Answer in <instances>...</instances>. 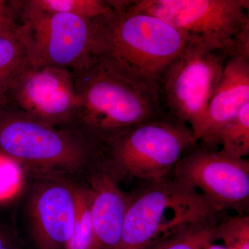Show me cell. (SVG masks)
I'll list each match as a JSON object with an SVG mask.
<instances>
[{"label": "cell", "instance_id": "277c9868", "mask_svg": "<svg viewBox=\"0 0 249 249\" xmlns=\"http://www.w3.org/2000/svg\"><path fill=\"white\" fill-rule=\"evenodd\" d=\"M198 143L191 127L163 112L105 143V164L121 183L164 179Z\"/></svg>", "mask_w": 249, "mask_h": 249}, {"label": "cell", "instance_id": "3957f363", "mask_svg": "<svg viewBox=\"0 0 249 249\" xmlns=\"http://www.w3.org/2000/svg\"><path fill=\"white\" fill-rule=\"evenodd\" d=\"M70 71L76 104L68 127L101 146L163 112L157 93L127 79L91 55Z\"/></svg>", "mask_w": 249, "mask_h": 249}, {"label": "cell", "instance_id": "7402d4cb", "mask_svg": "<svg viewBox=\"0 0 249 249\" xmlns=\"http://www.w3.org/2000/svg\"><path fill=\"white\" fill-rule=\"evenodd\" d=\"M8 100L6 98V93L3 90L0 89V108L7 106Z\"/></svg>", "mask_w": 249, "mask_h": 249}, {"label": "cell", "instance_id": "7c38bea8", "mask_svg": "<svg viewBox=\"0 0 249 249\" xmlns=\"http://www.w3.org/2000/svg\"><path fill=\"white\" fill-rule=\"evenodd\" d=\"M91 191V249H119L128 193L105 164L87 180Z\"/></svg>", "mask_w": 249, "mask_h": 249}, {"label": "cell", "instance_id": "ac0fdd59", "mask_svg": "<svg viewBox=\"0 0 249 249\" xmlns=\"http://www.w3.org/2000/svg\"><path fill=\"white\" fill-rule=\"evenodd\" d=\"M31 4L49 12L73 15L94 19L109 9V1L102 0H29Z\"/></svg>", "mask_w": 249, "mask_h": 249}, {"label": "cell", "instance_id": "603a6c76", "mask_svg": "<svg viewBox=\"0 0 249 249\" xmlns=\"http://www.w3.org/2000/svg\"><path fill=\"white\" fill-rule=\"evenodd\" d=\"M208 249H219V248H213V247H212V246H210L209 248Z\"/></svg>", "mask_w": 249, "mask_h": 249}, {"label": "cell", "instance_id": "e0dca14e", "mask_svg": "<svg viewBox=\"0 0 249 249\" xmlns=\"http://www.w3.org/2000/svg\"><path fill=\"white\" fill-rule=\"evenodd\" d=\"M91 191L88 183H80L77 188L76 220L71 238L65 249H91L92 244Z\"/></svg>", "mask_w": 249, "mask_h": 249}, {"label": "cell", "instance_id": "7a4b0ae2", "mask_svg": "<svg viewBox=\"0 0 249 249\" xmlns=\"http://www.w3.org/2000/svg\"><path fill=\"white\" fill-rule=\"evenodd\" d=\"M0 157L34 178L86 182L102 163L103 147L71 127H54L9 105L0 108Z\"/></svg>", "mask_w": 249, "mask_h": 249}, {"label": "cell", "instance_id": "8992f818", "mask_svg": "<svg viewBox=\"0 0 249 249\" xmlns=\"http://www.w3.org/2000/svg\"><path fill=\"white\" fill-rule=\"evenodd\" d=\"M221 212L224 211L173 175L142 181L128 193L119 249H147L180 224Z\"/></svg>", "mask_w": 249, "mask_h": 249}, {"label": "cell", "instance_id": "5b68a950", "mask_svg": "<svg viewBox=\"0 0 249 249\" xmlns=\"http://www.w3.org/2000/svg\"><path fill=\"white\" fill-rule=\"evenodd\" d=\"M128 6L229 58L249 60L248 0H137L128 1Z\"/></svg>", "mask_w": 249, "mask_h": 249}, {"label": "cell", "instance_id": "d6986e66", "mask_svg": "<svg viewBox=\"0 0 249 249\" xmlns=\"http://www.w3.org/2000/svg\"><path fill=\"white\" fill-rule=\"evenodd\" d=\"M224 242L227 249H249V215L223 213L216 224L214 241Z\"/></svg>", "mask_w": 249, "mask_h": 249}, {"label": "cell", "instance_id": "52a82bcc", "mask_svg": "<svg viewBox=\"0 0 249 249\" xmlns=\"http://www.w3.org/2000/svg\"><path fill=\"white\" fill-rule=\"evenodd\" d=\"M228 58L222 52L191 40L159 83L162 111L188 124L196 139Z\"/></svg>", "mask_w": 249, "mask_h": 249}, {"label": "cell", "instance_id": "5bb4252c", "mask_svg": "<svg viewBox=\"0 0 249 249\" xmlns=\"http://www.w3.org/2000/svg\"><path fill=\"white\" fill-rule=\"evenodd\" d=\"M33 63L32 37L25 24L20 21L16 27L0 32V89L5 92L15 78Z\"/></svg>", "mask_w": 249, "mask_h": 249}, {"label": "cell", "instance_id": "9a60e30c", "mask_svg": "<svg viewBox=\"0 0 249 249\" xmlns=\"http://www.w3.org/2000/svg\"><path fill=\"white\" fill-rule=\"evenodd\" d=\"M223 213L183 223L155 241L147 249H208L214 242L216 224Z\"/></svg>", "mask_w": 249, "mask_h": 249}, {"label": "cell", "instance_id": "9c48e42d", "mask_svg": "<svg viewBox=\"0 0 249 249\" xmlns=\"http://www.w3.org/2000/svg\"><path fill=\"white\" fill-rule=\"evenodd\" d=\"M18 5L19 19L30 31L36 64L70 70L89 58L91 20L43 11L29 0Z\"/></svg>", "mask_w": 249, "mask_h": 249}, {"label": "cell", "instance_id": "ba28073f", "mask_svg": "<svg viewBox=\"0 0 249 249\" xmlns=\"http://www.w3.org/2000/svg\"><path fill=\"white\" fill-rule=\"evenodd\" d=\"M173 176L223 211L248 213L249 160L211 150L199 143L187 152Z\"/></svg>", "mask_w": 249, "mask_h": 249}, {"label": "cell", "instance_id": "ffe728a7", "mask_svg": "<svg viewBox=\"0 0 249 249\" xmlns=\"http://www.w3.org/2000/svg\"><path fill=\"white\" fill-rule=\"evenodd\" d=\"M19 22L17 1L0 0V32L16 27Z\"/></svg>", "mask_w": 249, "mask_h": 249}, {"label": "cell", "instance_id": "2e32d148", "mask_svg": "<svg viewBox=\"0 0 249 249\" xmlns=\"http://www.w3.org/2000/svg\"><path fill=\"white\" fill-rule=\"evenodd\" d=\"M217 148L225 155L246 159L249 155V103L219 132Z\"/></svg>", "mask_w": 249, "mask_h": 249}, {"label": "cell", "instance_id": "6da1fadb", "mask_svg": "<svg viewBox=\"0 0 249 249\" xmlns=\"http://www.w3.org/2000/svg\"><path fill=\"white\" fill-rule=\"evenodd\" d=\"M109 2L107 12L91 20L90 55L158 95L163 73L191 39L160 18L132 9L128 1Z\"/></svg>", "mask_w": 249, "mask_h": 249}, {"label": "cell", "instance_id": "44dd1931", "mask_svg": "<svg viewBox=\"0 0 249 249\" xmlns=\"http://www.w3.org/2000/svg\"><path fill=\"white\" fill-rule=\"evenodd\" d=\"M0 249H24L18 234L0 221Z\"/></svg>", "mask_w": 249, "mask_h": 249}, {"label": "cell", "instance_id": "8fae6325", "mask_svg": "<svg viewBox=\"0 0 249 249\" xmlns=\"http://www.w3.org/2000/svg\"><path fill=\"white\" fill-rule=\"evenodd\" d=\"M35 181L27 204L33 240L37 249H65L74 228L80 183L58 177Z\"/></svg>", "mask_w": 249, "mask_h": 249}, {"label": "cell", "instance_id": "4fadbf2b", "mask_svg": "<svg viewBox=\"0 0 249 249\" xmlns=\"http://www.w3.org/2000/svg\"><path fill=\"white\" fill-rule=\"evenodd\" d=\"M247 103H249V60L242 57L229 58L208 106L198 143L209 150H218L219 132Z\"/></svg>", "mask_w": 249, "mask_h": 249}, {"label": "cell", "instance_id": "30bf717a", "mask_svg": "<svg viewBox=\"0 0 249 249\" xmlns=\"http://www.w3.org/2000/svg\"><path fill=\"white\" fill-rule=\"evenodd\" d=\"M5 93L9 106L49 125L67 127L74 114L76 91L67 69L31 64Z\"/></svg>", "mask_w": 249, "mask_h": 249}]
</instances>
